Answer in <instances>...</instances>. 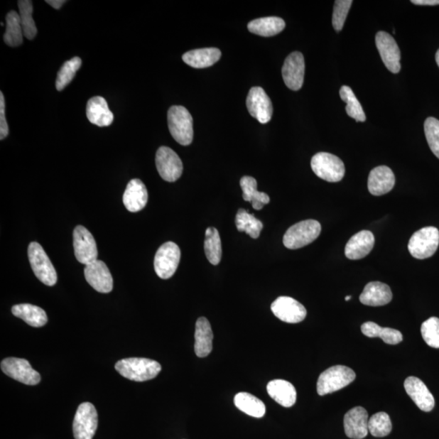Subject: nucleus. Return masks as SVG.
Segmentation results:
<instances>
[{
    "mask_svg": "<svg viewBox=\"0 0 439 439\" xmlns=\"http://www.w3.org/2000/svg\"><path fill=\"white\" fill-rule=\"evenodd\" d=\"M115 369L124 378L145 381L155 379L161 373V365L153 359L134 357L119 360Z\"/></svg>",
    "mask_w": 439,
    "mask_h": 439,
    "instance_id": "1",
    "label": "nucleus"
},
{
    "mask_svg": "<svg viewBox=\"0 0 439 439\" xmlns=\"http://www.w3.org/2000/svg\"><path fill=\"white\" fill-rule=\"evenodd\" d=\"M168 125L172 137L179 144L188 146L194 137L193 118L183 106H172L168 112Z\"/></svg>",
    "mask_w": 439,
    "mask_h": 439,
    "instance_id": "2",
    "label": "nucleus"
},
{
    "mask_svg": "<svg viewBox=\"0 0 439 439\" xmlns=\"http://www.w3.org/2000/svg\"><path fill=\"white\" fill-rule=\"evenodd\" d=\"M354 371L345 365L332 366L320 375L317 389L318 395L323 396L342 389L356 379Z\"/></svg>",
    "mask_w": 439,
    "mask_h": 439,
    "instance_id": "3",
    "label": "nucleus"
},
{
    "mask_svg": "<svg viewBox=\"0 0 439 439\" xmlns=\"http://www.w3.org/2000/svg\"><path fill=\"white\" fill-rule=\"evenodd\" d=\"M322 232V226L315 220H306L294 224L286 232L283 244L286 249H299L313 243Z\"/></svg>",
    "mask_w": 439,
    "mask_h": 439,
    "instance_id": "4",
    "label": "nucleus"
},
{
    "mask_svg": "<svg viewBox=\"0 0 439 439\" xmlns=\"http://www.w3.org/2000/svg\"><path fill=\"white\" fill-rule=\"evenodd\" d=\"M28 256L33 273L39 281L49 286L58 283V273L40 244L33 242L28 247Z\"/></svg>",
    "mask_w": 439,
    "mask_h": 439,
    "instance_id": "5",
    "label": "nucleus"
},
{
    "mask_svg": "<svg viewBox=\"0 0 439 439\" xmlns=\"http://www.w3.org/2000/svg\"><path fill=\"white\" fill-rule=\"evenodd\" d=\"M312 170L316 175L329 183H337L345 178V166L339 157L319 153L311 161Z\"/></svg>",
    "mask_w": 439,
    "mask_h": 439,
    "instance_id": "6",
    "label": "nucleus"
},
{
    "mask_svg": "<svg viewBox=\"0 0 439 439\" xmlns=\"http://www.w3.org/2000/svg\"><path fill=\"white\" fill-rule=\"evenodd\" d=\"M439 245V232L433 227H425L415 232L408 243L410 254L418 260L431 257Z\"/></svg>",
    "mask_w": 439,
    "mask_h": 439,
    "instance_id": "7",
    "label": "nucleus"
},
{
    "mask_svg": "<svg viewBox=\"0 0 439 439\" xmlns=\"http://www.w3.org/2000/svg\"><path fill=\"white\" fill-rule=\"evenodd\" d=\"M181 260V251L179 246L167 242L156 251L154 261L155 271L162 279H168L173 277L177 271L178 264Z\"/></svg>",
    "mask_w": 439,
    "mask_h": 439,
    "instance_id": "8",
    "label": "nucleus"
},
{
    "mask_svg": "<svg viewBox=\"0 0 439 439\" xmlns=\"http://www.w3.org/2000/svg\"><path fill=\"white\" fill-rule=\"evenodd\" d=\"M98 427V413L91 403L80 405L73 421L72 430L75 439H92Z\"/></svg>",
    "mask_w": 439,
    "mask_h": 439,
    "instance_id": "9",
    "label": "nucleus"
},
{
    "mask_svg": "<svg viewBox=\"0 0 439 439\" xmlns=\"http://www.w3.org/2000/svg\"><path fill=\"white\" fill-rule=\"evenodd\" d=\"M156 165L160 176L166 182H176L182 176L183 162L175 151L168 146H161L157 151Z\"/></svg>",
    "mask_w": 439,
    "mask_h": 439,
    "instance_id": "10",
    "label": "nucleus"
},
{
    "mask_svg": "<svg viewBox=\"0 0 439 439\" xmlns=\"http://www.w3.org/2000/svg\"><path fill=\"white\" fill-rule=\"evenodd\" d=\"M3 372L11 379L30 386L38 385L41 381V376L31 367L25 359L9 357L1 362Z\"/></svg>",
    "mask_w": 439,
    "mask_h": 439,
    "instance_id": "11",
    "label": "nucleus"
},
{
    "mask_svg": "<svg viewBox=\"0 0 439 439\" xmlns=\"http://www.w3.org/2000/svg\"><path fill=\"white\" fill-rule=\"evenodd\" d=\"M73 249L78 262L88 266L98 260V249L97 242L89 230L77 226L73 232Z\"/></svg>",
    "mask_w": 439,
    "mask_h": 439,
    "instance_id": "12",
    "label": "nucleus"
},
{
    "mask_svg": "<svg viewBox=\"0 0 439 439\" xmlns=\"http://www.w3.org/2000/svg\"><path fill=\"white\" fill-rule=\"evenodd\" d=\"M375 39L376 48L387 70L398 73L401 69V55L395 39L384 31L376 33Z\"/></svg>",
    "mask_w": 439,
    "mask_h": 439,
    "instance_id": "13",
    "label": "nucleus"
},
{
    "mask_svg": "<svg viewBox=\"0 0 439 439\" xmlns=\"http://www.w3.org/2000/svg\"><path fill=\"white\" fill-rule=\"evenodd\" d=\"M246 108L250 115L261 124H266L271 120L273 116L271 99L260 87L251 88L246 97Z\"/></svg>",
    "mask_w": 439,
    "mask_h": 439,
    "instance_id": "14",
    "label": "nucleus"
},
{
    "mask_svg": "<svg viewBox=\"0 0 439 439\" xmlns=\"http://www.w3.org/2000/svg\"><path fill=\"white\" fill-rule=\"evenodd\" d=\"M271 310L279 320L286 323L296 324L303 322L307 316V310L291 297H278L271 305Z\"/></svg>",
    "mask_w": 439,
    "mask_h": 439,
    "instance_id": "15",
    "label": "nucleus"
},
{
    "mask_svg": "<svg viewBox=\"0 0 439 439\" xmlns=\"http://www.w3.org/2000/svg\"><path fill=\"white\" fill-rule=\"evenodd\" d=\"M281 72L286 86L292 91H299L305 80V62L303 54L295 52L287 56Z\"/></svg>",
    "mask_w": 439,
    "mask_h": 439,
    "instance_id": "16",
    "label": "nucleus"
},
{
    "mask_svg": "<svg viewBox=\"0 0 439 439\" xmlns=\"http://www.w3.org/2000/svg\"><path fill=\"white\" fill-rule=\"evenodd\" d=\"M87 283L95 291L100 293H109L114 288V279L108 266L102 261H95L89 264L84 270Z\"/></svg>",
    "mask_w": 439,
    "mask_h": 439,
    "instance_id": "17",
    "label": "nucleus"
},
{
    "mask_svg": "<svg viewBox=\"0 0 439 439\" xmlns=\"http://www.w3.org/2000/svg\"><path fill=\"white\" fill-rule=\"evenodd\" d=\"M346 435L352 439H362L368 435L369 415L362 407L349 410L343 420Z\"/></svg>",
    "mask_w": 439,
    "mask_h": 439,
    "instance_id": "18",
    "label": "nucleus"
},
{
    "mask_svg": "<svg viewBox=\"0 0 439 439\" xmlns=\"http://www.w3.org/2000/svg\"><path fill=\"white\" fill-rule=\"evenodd\" d=\"M404 388L409 397L421 411L430 412L435 408V398L421 379L416 376H408L404 381Z\"/></svg>",
    "mask_w": 439,
    "mask_h": 439,
    "instance_id": "19",
    "label": "nucleus"
},
{
    "mask_svg": "<svg viewBox=\"0 0 439 439\" xmlns=\"http://www.w3.org/2000/svg\"><path fill=\"white\" fill-rule=\"evenodd\" d=\"M396 177L389 167H376L370 172L368 189L371 194L380 196L389 193L395 187Z\"/></svg>",
    "mask_w": 439,
    "mask_h": 439,
    "instance_id": "20",
    "label": "nucleus"
},
{
    "mask_svg": "<svg viewBox=\"0 0 439 439\" xmlns=\"http://www.w3.org/2000/svg\"><path fill=\"white\" fill-rule=\"evenodd\" d=\"M374 244L373 233L369 230H362L349 239L345 247V256L349 260H360L369 254Z\"/></svg>",
    "mask_w": 439,
    "mask_h": 439,
    "instance_id": "21",
    "label": "nucleus"
},
{
    "mask_svg": "<svg viewBox=\"0 0 439 439\" xmlns=\"http://www.w3.org/2000/svg\"><path fill=\"white\" fill-rule=\"evenodd\" d=\"M148 201V193L144 183L139 179H132L123 195V204L126 210L138 212L143 210Z\"/></svg>",
    "mask_w": 439,
    "mask_h": 439,
    "instance_id": "22",
    "label": "nucleus"
},
{
    "mask_svg": "<svg viewBox=\"0 0 439 439\" xmlns=\"http://www.w3.org/2000/svg\"><path fill=\"white\" fill-rule=\"evenodd\" d=\"M392 292L389 286L380 281H371L365 286L359 301L364 305L379 307L386 305L392 300Z\"/></svg>",
    "mask_w": 439,
    "mask_h": 439,
    "instance_id": "23",
    "label": "nucleus"
},
{
    "mask_svg": "<svg viewBox=\"0 0 439 439\" xmlns=\"http://www.w3.org/2000/svg\"><path fill=\"white\" fill-rule=\"evenodd\" d=\"M87 116L90 122L99 127L109 126L114 122V115L104 98L95 97L87 105Z\"/></svg>",
    "mask_w": 439,
    "mask_h": 439,
    "instance_id": "24",
    "label": "nucleus"
},
{
    "mask_svg": "<svg viewBox=\"0 0 439 439\" xmlns=\"http://www.w3.org/2000/svg\"><path fill=\"white\" fill-rule=\"evenodd\" d=\"M267 391L273 401L285 408H291L296 402V388L289 381L281 379L269 381Z\"/></svg>",
    "mask_w": 439,
    "mask_h": 439,
    "instance_id": "25",
    "label": "nucleus"
},
{
    "mask_svg": "<svg viewBox=\"0 0 439 439\" xmlns=\"http://www.w3.org/2000/svg\"><path fill=\"white\" fill-rule=\"evenodd\" d=\"M195 352L200 358L207 357L212 350L213 334L211 325L205 318L197 320L195 333Z\"/></svg>",
    "mask_w": 439,
    "mask_h": 439,
    "instance_id": "26",
    "label": "nucleus"
},
{
    "mask_svg": "<svg viewBox=\"0 0 439 439\" xmlns=\"http://www.w3.org/2000/svg\"><path fill=\"white\" fill-rule=\"evenodd\" d=\"M221 58V50L215 48L195 49L183 55L185 63L195 69L210 67L216 64Z\"/></svg>",
    "mask_w": 439,
    "mask_h": 439,
    "instance_id": "27",
    "label": "nucleus"
},
{
    "mask_svg": "<svg viewBox=\"0 0 439 439\" xmlns=\"http://www.w3.org/2000/svg\"><path fill=\"white\" fill-rule=\"evenodd\" d=\"M12 313L15 317L23 320L33 327H42L48 323L46 312L43 308L30 303H21L13 306Z\"/></svg>",
    "mask_w": 439,
    "mask_h": 439,
    "instance_id": "28",
    "label": "nucleus"
},
{
    "mask_svg": "<svg viewBox=\"0 0 439 439\" xmlns=\"http://www.w3.org/2000/svg\"><path fill=\"white\" fill-rule=\"evenodd\" d=\"M286 27V22L283 19L277 16H269L256 19L249 22L247 29L255 35L263 37H271L278 35Z\"/></svg>",
    "mask_w": 439,
    "mask_h": 439,
    "instance_id": "29",
    "label": "nucleus"
},
{
    "mask_svg": "<svg viewBox=\"0 0 439 439\" xmlns=\"http://www.w3.org/2000/svg\"><path fill=\"white\" fill-rule=\"evenodd\" d=\"M240 185L243 190L244 200L251 202L254 210H261L264 206L270 202L269 196L266 193L257 190V183L254 178L249 176L242 178Z\"/></svg>",
    "mask_w": 439,
    "mask_h": 439,
    "instance_id": "30",
    "label": "nucleus"
},
{
    "mask_svg": "<svg viewBox=\"0 0 439 439\" xmlns=\"http://www.w3.org/2000/svg\"><path fill=\"white\" fill-rule=\"evenodd\" d=\"M234 404L242 412L253 418H261L266 413V405L260 399L249 393L237 394L234 397Z\"/></svg>",
    "mask_w": 439,
    "mask_h": 439,
    "instance_id": "31",
    "label": "nucleus"
},
{
    "mask_svg": "<svg viewBox=\"0 0 439 439\" xmlns=\"http://www.w3.org/2000/svg\"><path fill=\"white\" fill-rule=\"evenodd\" d=\"M363 335L369 337H380L386 345H396L403 341L401 331L395 329L381 327L372 322L365 323L362 325Z\"/></svg>",
    "mask_w": 439,
    "mask_h": 439,
    "instance_id": "32",
    "label": "nucleus"
},
{
    "mask_svg": "<svg viewBox=\"0 0 439 439\" xmlns=\"http://www.w3.org/2000/svg\"><path fill=\"white\" fill-rule=\"evenodd\" d=\"M23 29H22L20 14L16 11H10L6 16V31L4 36V43L9 47H18L23 43Z\"/></svg>",
    "mask_w": 439,
    "mask_h": 439,
    "instance_id": "33",
    "label": "nucleus"
},
{
    "mask_svg": "<svg viewBox=\"0 0 439 439\" xmlns=\"http://www.w3.org/2000/svg\"><path fill=\"white\" fill-rule=\"evenodd\" d=\"M236 227L239 232H245L252 239H258L264 227L260 220L256 219L253 214L249 213L243 208L237 212L235 218Z\"/></svg>",
    "mask_w": 439,
    "mask_h": 439,
    "instance_id": "34",
    "label": "nucleus"
},
{
    "mask_svg": "<svg viewBox=\"0 0 439 439\" xmlns=\"http://www.w3.org/2000/svg\"><path fill=\"white\" fill-rule=\"evenodd\" d=\"M205 255L213 266H217L222 260V247L218 230L214 227L206 229L205 241Z\"/></svg>",
    "mask_w": 439,
    "mask_h": 439,
    "instance_id": "35",
    "label": "nucleus"
},
{
    "mask_svg": "<svg viewBox=\"0 0 439 439\" xmlns=\"http://www.w3.org/2000/svg\"><path fill=\"white\" fill-rule=\"evenodd\" d=\"M18 7L24 36L32 40L38 32L35 20L33 18V2L31 0H20Z\"/></svg>",
    "mask_w": 439,
    "mask_h": 439,
    "instance_id": "36",
    "label": "nucleus"
},
{
    "mask_svg": "<svg viewBox=\"0 0 439 439\" xmlns=\"http://www.w3.org/2000/svg\"><path fill=\"white\" fill-rule=\"evenodd\" d=\"M340 94L343 102L347 104L346 112L347 115L357 121L364 122L366 116L362 106L359 104L351 87H342Z\"/></svg>",
    "mask_w": 439,
    "mask_h": 439,
    "instance_id": "37",
    "label": "nucleus"
},
{
    "mask_svg": "<svg viewBox=\"0 0 439 439\" xmlns=\"http://www.w3.org/2000/svg\"><path fill=\"white\" fill-rule=\"evenodd\" d=\"M82 66V60L80 58H73L62 65L56 77L55 87L61 92L69 85L76 75V72Z\"/></svg>",
    "mask_w": 439,
    "mask_h": 439,
    "instance_id": "38",
    "label": "nucleus"
},
{
    "mask_svg": "<svg viewBox=\"0 0 439 439\" xmlns=\"http://www.w3.org/2000/svg\"><path fill=\"white\" fill-rule=\"evenodd\" d=\"M369 432L374 437L382 438L390 435L392 424L389 415L380 412L371 416L369 420Z\"/></svg>",
    "mask_w": 439,
    "mask_h": 439,
    "instance_id": "39",
    "label": "nucleus"
},
{
    "mask_svg": "<svg viewBox=\"0 0 439 439\" xmlns=\"http://www.w3.org/2000/svg\"><path fill=\"white\" fill-rule=\"evenodd\" d=\"M421 335L428 346L439 348V318L433 317L422 323Z\"/></svg>",
    "mask_w": 439,
    "mask_h": 439,
    "instance_id": "40",
    "label": "nucleus"
},
{
    "mask_svg": "<svg viewBox=\"0 0 439 439\" xmlns=\"http://www.w3.org/2000/svg\"><path fill=\"white\" fill-rule=\"evenodd\" d=\"M425 134L432 153L439 159V121L427 118L424 125Z\"/></svg>",
    "mask_w": 439,
    "mask_h": 439,
    "instance_id": "41",
    "label": "nucleus"
},
{
    "mask_svg": "<svg viewBox=\"0 0 439 439\" xmlns=\"http://www.w3.org/2000/svg\"><path fill=\"white\" fill-rule=\"evenodd\" d=\"M352 3V0H337L335 1L332 23L337 32L342 30Z\"/></svg>",
    "mask_w": 439,
    "mask_h": 439,
    "instance_id": "42",
    "label": "nucleus"
},
{
    "mask_svg": "<svg viewBox=\"0 0 439 439\" xmlns=\"http://www.w3.org/2000/svg\"><path fill=\"white\" fill-rule=\"evenodd\" d=\"M9 133V125L5 116V100L3 92H0V139L4 140Z\"/></svg>",
    "mask_w": 439,
    "mask_h": 439,
    "instance_id": "43",
    "label": "nucleus"
},
{
    "mask_svg": "<svg viewBox=\"0 0 439 439\" xmlns=\"http://www.w3.org/2000/svg\"><path fill=\"white\" fill-rule=\"evenodd\" d=\"M411 3L422 5V6H435V5H439V0H412Z\"/></svg>",
    "mask_w": 439,
    "mask_h": 439,
    "instance_id": "44",
    "label": "nucleus"
},
{
    "mask_svg": "<svg viewBox=\"0 0 439 439\" xmlns=\"http://www.w3.org/2000/svg\"><path fill=\"white\" fill-rule=\"evenodd\" d=\"M46 3L55 9H60L66 1L65 0H47Z\"/></svg>",
    "mask_w": 439,
    "mask_h": 439,
    "instance_id": "45",
    "label": "nucleus"
},
{
    "mask_svg": "<svg viewBox=\"0 0 439 439\" xmlns=\"http://www.w3.org/2000/svg\"><path fill=\"white\" fill-rule=\"evenodd\" d=\"M435 59H436L437 65L439 67V49L438 50V52L436 53Z\"/></svg>",
    "mask_w": 439,
    "mask_h": 439,
    "instance_id": "46",
    "label": "nucleus"
},
{
    "mask_svg": "<svg viewBox=\"0 0 439 439\" xmlns=\"http://www.w3.org/2000/svg\"><path fill=\"white\" fill-rule=\"evenodd\" d=\"M351 299H352V296H347V297L345 298V300H346V301L350 300Z\"/></svg>",
    "mask_w": 439,
    "mask_h": 439,
    "instance_id": "47",
    "label": "nucleus"
}]
</instances>
